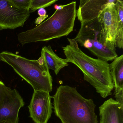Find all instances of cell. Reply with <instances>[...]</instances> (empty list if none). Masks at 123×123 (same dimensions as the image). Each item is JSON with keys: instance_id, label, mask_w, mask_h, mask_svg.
I'll return each mask as SVG.
<instances>
[{"instance_id": "11", "label": "cell", "mask_w": 123, "mask_h": 123, "mask_svg": "<svg viewBox=\"0 0 123 123\" xmlns=\"http://www.w3.org/2000/svg\"><path fill=\"white\" fill-rule=\"evenodd\" d=\"M100 123H123V106L110 98L99 107Z\"/></svg>"}, {"instance_id": "12", "label": "cell", "mask_w": 123, "mask_h": 123, "mask_svg": "<svg viewBox=\"0 0 123 123\" xmlns=\"http://www.w3.org/2000/svg\"><path fill=\"white\" fill-rule=\"evenodd\" d=\"M41 54L44 57L49 69L53 70L56 75L62 68L69 65L67 59L59 57L50 46L43 47Z\"/></svg>"}, {"instance_id": "19", "label": "cell", "mask_w": 123, "mask_h": 123, "mask_svg": "<svg viewBox=\"0 0 123 123\" xmlns=\"http://www.w3.org/2000/svg\"><path fill=\"white\" fill-rule=\"evenodd\" d=\"M48 15H46L44 16H39L37 18H36L35 21V24L36 25H39L42 23V21L45 20L47 18H48Z\"/></svg>"}, {"instance_id": "21", "label": "cell", "mask_w": 123, "mask_h": 123, "mask_svg": "<svg viewBox=\"0 0 123 123\" xmlns=\"http://www.w3.org/2000/svg\"><path fill=\"white\" fill-rule=\"evenodd\" d=\"M18 122L16 121L10 119H7L6 120L0 119V123H18Z\"/></svg>"}, {"instance_id": "17", "label": "cell", "mask_w": 123, "mask_h": 123, "mask_svg": "<svg viewBox=\"0 0 123 123\" xmlns=\"http://www.w3.org/2000/svg\"><path fill=\"white\" fill-rule=\"evenodd\" d=\"M11 88L6 86L3 82L0 80V109L2 106L6 96Z\"/></svg>"}, {"instance_id": "9", "label": "cell", "mask_w": 123, "mask_h": 123, "mask_svg": "<svg viewBox=\"0 0 123 123\" xmlns=\"http://www.w3.org/2000/svg\"><path fill=\"white\" fill-rule=\"evenodd\" d=\"M24 104L23 98L17 90L10 89L0 109V119L18 122L19 111Z\"/></svg>"}, {"instance_id": "6", "label": "cell", "mask_w": 123, "mask_h": 123, "mask_svg": "<svg viewBox=\"0 0 123 123\" xmlns=\"http://www.w3.org/2000/svg\"><path fill=\"white\" fill-rule=\"evenodd\" d=\"M30 14L29 10L17 7L10 0H0V31L23 27Z\"/></svg>"}, {"instance_id": "3", "label": "cell", "mask_w": 123, "mask_h": 123, "mask_svg": "<svg viewBox=\"0 0 123 123\" xmlns=\"http://www.w3.org/2000/svg\"><path fill=\"white\" fill-rule=\"evenodd\" d=\"M77 12L75 1L67 4L62 10H56L38 26L18 34V40L24 45L32 42H48L68 36L73 31Z\"/></svg>"}, {"instance_id": "13", "label": "cell", "mask_w": 123, "mask_h": 123, "mask_svg": "<svg viewBox=\"0 0 123 123\" xmlns=\"http://www.w3.org/2000/svg\"><path fill=\"white\" fill-rule=\"evenodd\" d=\"M109 68L115 93L123 90V55L116 57Z\"/></svg>"}, {"instance_id": "4", "label": "cell", "mask_w": 123, "mask_h": 123, "mask_svg": "<svg viewBox=\"0 0 123 123\" xmlns=\"http://www.w3.org/2000/svg\"><path fill=\"white\" fill-rule=\"evenodd\" d=\"M0 60L11 66L29 83L34 91L50 92L52 90V77L43 55L37 60H30L7 51L0 53Z\"/></svg>"}, {"instance_id": "18", "label": "cell", "mask_w": 123, "mask_h": 123, "mask_svg": "<svg viewBox=\"0 0 123 123\" xmlns=\"http://www.w3.org/2000/svg\"><path fill=\"white\" fill-rule=\"evenodd\" d=\"M114 97L116 98V100L123 106V90L115 93Z\"/></svg>"}, {"instance_id": "10", "label": "cell", "mask_w": 123, "mask_h": 123, "mask_svg": "<svg viewBox=\"0 0 123 123\" xmlns=\"http://www.w3.org/2000/svg\"><path fill=\"white\" fill-rule=\"evenodd\" d=\"M110 0H80L77 17L81 23L97 18Z\"/></svg>"}, {"instance_id": "1", "label": "cell", "mask_w": 123, "mask_h": 123, "mask_svg": "<svg viewBox=\"0 0 123 123\" xmlns=\"http://www.w3.org/2000/svg\"><path fill=\"white\" fill-rule=\"evenodd\" d=\"M69 44L62 47L68 62L75 65L89 83L103 98L112 94L114 84L108 62L88 56L79 48L74 39L68 38Z\"/></svg>"}, {"instance_id": "14", "label": "cell", "mask_w": 123, "mask_h": 123, "mask_svg": "<svg viewBox=\"0 0 123 123\" xmlns=\"http://www.w3.org/2000/svg\"><path fill=\"white\" fill-rule=\"evenodd\" d=\"M115 6L118 14V21L115 41V47L123 48V1L117 0Z\"/></svg>"}, {"instance_id": "15", "label": "cell", "mask_w": 123, "mask_h": 123, "mask_svg": "<svg viewBox=\"0 0 123 123\" xmlns=\"http://www.w3.org/2000/svg\"><path fill=\"white\" fill-rule=\"evenodd\" d=\"M57 0H31L30 12H33L41 8L50 6L57 2Z\"/></svg>"}, {"instance_id": "16", "label": "cell", "mask_w": 123, "mask_h": 123, "mask_svg": "<svg viewBox=\"0 0 123 123\" xmlns=\"http://www.w3.org/2000/svg\"><path fill=\"white\" fill-rule=\"evenodd\" d=\"M10 1L17 7L29 10L31 0H10Z\"/></svg>"}, {"instance_id": "20", "label": "cell", "mask_w": 123, "mask_h": 123, "mask_svg": "<svg viewBox=\"0 0 123 123\" xmlns=\"http://www.w3.org/2000/svg\"><path fill=\"white\" fill-rule=\"evenodd\" d=\"M38 13L39 16H44L47 15V11L44 8H41L38 10Z\"/></svg>"}, {"instance_id": "22", "label": "cell", "mask_w": 123, "mask_h": 123, "mask_svg": "<svg viewBox=\"0 0 123 123\" xmlns=\"http://www.w3.org/2000/svg\"><path fill=\"white\" fill-rule=\"evenodd\" d=\"M65 6V5H55L54 6V8L56 10H62Z\"/></svg>"}, {"instance_id": "2", "label": "cell", "mask_w": 123, "mask_h": 123, "mask_svg": "<svg viewBox=\"0 0 123 123\" xmlns=\"http://www.w3.org/2000/svg\"><path fill=\"white\" fill-rule=\"evenodd\" d=\"M53 98L55 113L62 123H98L94 101L82 96L76 87L60 86Z\"/></svg>"}, {"instance_id": "7", "label": "cell", "mask_w": 123, "mask_h": 123, "mask_svg": "<svg viewBox=\"0 0 123 123\" xmlns=\"http://www.w3.org/2000/svg\"><path fill=\"white\" fill-rule=\"evenodd\" d=\"M28 108L30 117L35 123H47L53 112L49 93L34 91Z\"/></svg>"}, {"instance_id": "5", "label": "cell", "mask_w": 123, "mask_h": 123, "mask_svg": "<svg viewBox=\"0 0 123 123\" xmlns=\"http://www.w3.org/2000/svg\"><path fill=\"white\" fill-rule=\"evenodd\" d=\"M81 24L80 29L74 39L77 43L101 60L108 62L118 56L116 49L107 46L102 25L98 18Z\"/></svg>"}, {"instance_id": "8", "label": "cell", "mask_w": 123, "mask_h": 123, "mask_svg": "<svg viewBox=\"0 0 123 123\" xmlns=\"http://www.w3.org/2000/svg\"><path fill=\"white\" fill-rule=\"evenodd\" d=\"M116 1L110 0L98 18L102 25L106 44L113 49H116L115 41L118 21V14L115 6Z\"/></svg>"}]
</instances>
